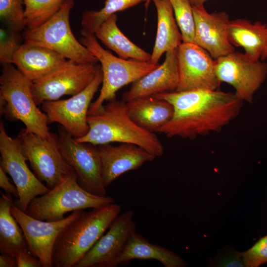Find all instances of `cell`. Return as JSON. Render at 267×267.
<instances>
[{
  "mask_svg": "<svg viewBox=\"0 0 267 267\" xmlns=\"http://www.w3.org/2000/svg\"><path fill=\"white\" fill-rule=\"evenodd\" d=\"M154 96L174 108L172 119L158 132L189 139L222 130L237 117L243 102L235 92L219 90L175 91Z\"/></svg>",
  "mask_w": 267,
  "mask_h": 267,
  "instance_id": "obj_1",
  "label": "cell"
},
{
  "mask_svg": "<svg viewBox=\"0 0 267 267\" xmlns=\"http://www.w3.org/2000/svg\"><path fill=\"white\" fill-rule=\"evenodd\" d=\"M89 131L84 136L75 138L79 142L95 145L120 142L139 146L156 157L164 154L161 141L154 133L136 124L128 114L126 102L116 99L108 101L88 116Z\"/></svg>",
  "mask_w": 267,
  "mask_h": 267,
  "instance_id": "obj_2",
  "label": "cell"
},
{
  "mask_svg": "<svg viewBox=\"0 0 267 267\" xmlns=\"http://www.w3.org/2000/svg\"><path fill=\"white\" fill-rule=\"evenodd\" d=\"M115 203L84 211L58 235L52 254V267H74L120 214Z\"/></svg>",
  "mask_w": 267,
  "mask_h": 267,
  "instance_id": "obj_3",
  "label": "cell"
},
{
  "mask_svg": "<svg viewBox=\"0 0 267 267\" xmlns=\"http://www.w3.org/2000/svg\"><path fill=\"white\" fill-rule=\"evenodd\" d=\"M32 81L13 64L2 65L0 76V111L10 121L19 120L29 132L47 137L46 115L38 107L32 92Z\"/></svg>",
  "mask_w": 267,
  "mask_h": 267,
  "instance_id": "obj_4",
  "label": "cell"
},
{
  "mask_svg": "<svg viewBox=\"0 0 267 267\" xmlns=\"http://www.w3.org/2000/svg\"><path fill=\"white\" fill-rule=\"evenodd\" d=\"M114 202L112 196L96 195L85 190L74 173L45 194L33 199L25 213L38 220L57 221L64 219V215L70 212L93 209Z\"/></svg>",
  "mask_w": 267,
  "mask_h": 267,
  "instance_id": "obj_5",
  "label": "cell"
},
{
  "mask_svg": "<svg viewBox=\"0 0 267 267\" xmlns=\"http://www.w3.org/2000/svg\"><path fill=\"white\" fill-rule=\"evenodd\" d=\"M80 42L86 46L101 63L103 81L99 94L91 102L89 114L99 109L105 101L116 99V93L121 88L138 80L160 64L150 62L117 57L103 48L95 35L81 33Z\"/></svg>",
  "mask_w": 267,
  "mask_h": 267,
  "instance_id": "obj_6",
  "label": "cell"
},
{
  "mask_svg": "<svg viewBox=\"0 0 267 267\" xmlns=\"http://www.w3.org/2000/svg\"><path fill=\"white\" fill-rule=\"evenodd\" d=\"M73 0H66L59 10L40 26L26 28L22 35L24 43L48 48L64 58L82 64H96L97 58L74 36L70 24Z\"/></svg>",
  "mask_w": 267,
  "mask_h": 267,
  "instance_id": "obj_7",
  "label": "cell"
},
{
  "mask_svg": "<svg viewBox=\"0 0 267 267\" xmlns=\"http://www.w3.org/2000/svg\"><path fill=\"white\" fill-rule=\"evenodd\" d=\"M17 138L36 177L51 189L69 176L76 173L64 159L58 134L43 137L22 129Z\"/></svg>",
  "mask_w": 267,
  "mask_h": 267,
  "instance_id": "obj_8",
  "label": "cell"
},
{
  "mask_svg": "<svg viewBox=\"0 0 267 267\" xmlns=\"http://www.w3.org/2000/svg\"><path fill=\"white\" fill-rule=\"evenodd\" d=\"M0 167L11 177L18 192V198L13 203L25 212L33 199L45 194L49 188L30 170L18 139L8 135L2 121L0 123Z\"/></svg>",
  "mask_w": 267,
  "mask_h": 267,
  "instance_id": "obj_9",
  "label": "cell"
},
{
  "mask_svg": "<svg viewBox=\"0 0 267 267\" xmlns=\"http://www.w3.org/2000/svg\"><path fill=\"white\" fill-rule=\"evenodd\" d=\"M98 64H82L67 59L55 70L32 82L35 102L38 106L46 101L80 92L92 82Z\"/></svg>",
  "mask_w": 267,
  "mask_h": 267,
  "instance_id": "obj_10",
  "label": "cell"
},
{
  "mask_svg": "<svg viewBox=\"0 0 267 267\" xmlns=\"http://www.w3.org/2000/svg\"><path fill=\"white\" fill-rule=\"evenodd\" d=\"M102 81L101 67L98 64L94 79L83 90L68 99L43 102L42 108L48 123H59L75 138L86 135L89 131L88 116L91 100Z\"/></svg>",
  "mask_w": 267,
  "mask_h": 267,
  "instance_id": "obj_11",
  "label": "cell"
},
{
  "mask_svg": "<svg viewBox=\"0 0 267 267\" xmlns=\"http://www.w3.org/2000/svg\"><path fill=\"white\" fill-rule=\"evenodd\" d=\"M58 136L61 152L76 172L80 186L93 194L106 196L97 146L78 142L61 125L58 127Z\"/></svg>",
  "mask_w": 267,
  "mask_h": 267,
  "instance_id": "obj_12",
  "label": "cell"
},
{
  "mask_svg": "<svg viewBox=\"0 0 267 267\" xmlns=\"http://www.w3.org/2000/svg\"><path fill=\"white\" fill-rule=\"evenodd\" d=\"M215 61L216 74L221 83L229 84L240 99L251 103L254 93L267 78V64L235 51Z\"/></svg>",
  "mask_w": 267,
  "mask_h": 267,
  "instance_id": "obj_13",
  "label": "cell"
},
{
  "mask_svg": "<svg viewBox=\"0 0 267 267\" xmlns=\"http://www.w3.org/2000/svg\"><path fill=\"white\" fill-rule=\"evenodd\" d=\"M84 210H77L64 219L46 221L29 216L12 203L11 213L22 229L29 251L41 261L43 267H52V254L56 240L68 224L78 218Z\"/></svg>",
  "mask_w": 267,
  "mask_h": 267,
  "instance_id": "obj_14",
  "label": "cell"
},
{
  "mask_svg": "<svg viewBox=\"0 0 267 267\" xmlns=\"http://www.w3.org/2000/svg\"><path fill=\"white\" fill-rule=\"evenodd\" d=\"M177 54L179 82L176 91L218 90L221 82L216 74V61L206 50L195 43L182 42Z\"/></svg>",
  "mask_w": 267,
  "mask_h": 267,
  "instance_id": "obj_15",
  "label": "cell"
},
{
  "mask_svg": "<svg viewBox=\"0 0 267 267\" xmlns=\"http://www.w3.org/2000/svg\"><path fill=\"white\" fill-rule=\"evenodd\" d=\"M133 212L120 214L108 231L98 240L74 267H117L118 261L136 231Z\"/></svg>",
  "mask_w": 267,
  "mask_h": 267,
  "instance_id": "obj_16",
  "label": "cell"
},
{
  "mask_svg": "<svg viewBox=\"0 0 267 267\" xmlns=\"http://www.w3.org/2000/svg\"><path fill=\"white\" fill-rule=\"evenodd\" d=\"M195 22L194 43L206 50L216 59L234 51L227 35L230 21L225 12L210 13L204 5L192 6Z\"/></svg>",
  "mask_w": 267,
  "mask_h": 267,
  "instance_id": "obj_17",
  "label": "cell"
},
{
  "mask_svg": "<svg viewBox=\"0 0 267 267\" xmlns=\"http://www.w3.org/2000/svg\"><path fill=\"white\" fill-rule=\"evenodd\" d=\"M97 146L101 160L102 177L106 187L123 174L137 170L156 157L139 146L131 143L118 145L107 143Z\"/></svg>",
  "mask_w": 267,
  "mask_h": 267,
  "instance_id": "obj_18",
  "label": "cell"
},
{
  "mask_svg": "<svg viewBox=\"0 0 267 267\" xmlns=\"http://www.w3.org/2000/svg\"><path fill=\"white\" fill-rule=\"evenodd\" d=\"M177 49L167 51L162 64L133 83L124 93L122 100L128 102L138 97L175 91L179 82Z\"/></svg>",
  "mask_w": 267,
  "mask_h": 267,
  "instance_id": "obj_19",
  "label": "cell"
},
{
  "mask_svg": "<svg viewBox=\"0 0 267 267\" xmlns=\"http://www.w3.org/2000/svg\"><path fill=\"white\" fill-rule=\"evenodd\" d=\"M67 60L48 48L24 43L14 53L12 64L33 82L55 70Z\"/></svg>",
  "mask_w": 267,
  "mask_h": 267,
  "instance_id": "obj_20",
  "label": "cell"
},
{
  "mask_svg": "<svg viewBox=\"0 0 267 267\" xmlns=\"http://www.w3.org/2000/svg\"><path fill=\"white\" fill-rule=\"evenodd\" d=\"M126 102L128 114L133 121L152 133L158 132L173 116V105L154 96L138 97Z\"/></svg>",
  "mask_w": 267,
  "mask_h": 267,
  "instance_id": "obj_21",
  "label": "cell"
},
{
  "mask_svg": "<svg viewBox=\"0 0 267 267\" xmlns=\"http://www.w3.org/2000/svg\"><path fill=\"white\" fill-rule=\"evenodd\" d=\"M228 40L233 46L242 47L245 54L254 61L261 58L267 44V25L254 23L244 19L230 20L227 26Z\"/></svg>",
  "mask_w": 267,
  "mask_h": 267,
  "instance_id": "obj_22",
  "label": "cell"
},
{
  "mask_svg": "<svg viewBox=\"0 0 267 267\" xmlns=\"http://www.w3.org/2000/svg\"><path fill=\"white\" fill-rule=\"evenodd\" d=\"M152 0L157 13V29L150 62L156 64L163 53L177 49L182 38L170 0Z\"/></svg>",
  "mask_w": 267,
  "mask_h": 267,
  "instance_id": "obj_23",
  "label": "cell"
},
{
  "mask_svg": "<svg viewBox=\"0 0 267 267\" xmlns=\"http://www.w3.org/2000/svg\"><path fill=\"white\" fill-rule=\"evenodd\" d=\"M155 260L165 267H183L186 263L178 254L161 246L152 244L142 235L134 232L118 261L127 266L133 260Z\"/></svg>",
  "mask_w": 267,
  "mask_h": 267,
  "instance_id": "obj_24",
  "label": "cell"
},
{
  "mask_svg": "<svg viewBox=\"0 0 267 267\" xmlns=\"http://www.w3.org/2000/svg\"><path fill=\"white\" fill-rule=\"evenodd\" d=\"M117 18L116 13L107 18L95 33L96 38L121 58L150 62L151 54L135 44L122 32L117 24Z\"/></svg>",
  "mask_w": 267,
  "mask_h": 267,
  "instance_id": "obj_25",
  "label": "cell"
},
{
  "mask_svg": "<svg viewBox=\"0 0 267 267\" xmlns=\"http://www.w3.org/2000/svg\"><path fill=\"white\" fill-rule=\"evenodd\" d=\"M0 253L15 257L22 250L28 248L23 232L10 212L13 200L11 194L0 192Z\"/></svg>",
  "mask_w": 267,
  "mask_h": 267,
  "instance_id": "obj_26",
  "label": "cell"
},
{
  "mask_svg": "<svg viewBox=\"0 0 267 267\" xmlns=\"http://www.w3.org/2000/svg\"><path fill=\"white\" fill-rule=\"evenodd\" d=\"M145 1L147 7L149 0H105L104 6L100 10H87L83 12L81 33L94 35L101 25L110 16Z\"/></svg>",
  "mask_w": 267,
  "mask_h": 267,
  "instance_id": "obj_27",
  "label": "cell"
},
{
  "mask_svg": "<svg viewBox=\"0 0 267 267\" xmlns=\"http://www.w3.org/2000/svg\"><path fill=\"white\" fill-rule=\"evenodd\" d=\"M66 0H24L26 28L38 27L51 18Z\"/></svg>",
  "mask_w": 267,
  "mask_h": 267,
  "instance_id": "obj_28",
  "label": "cell"
},
{
  "mask_svg": "<svg viewBox=\"0 0 267 267\" xmlns=\"http://www.w3.org/2000/svg\"><path fill=\"white\" fill-rule=\"evenodd\" d=\"M170 1L182 35V42L194 43L195 22L192 6L188 0H170Z\"/></svg>",
  "mask_w": 267,
  "mask_h": 267,
  "instance_id": "obj_29",
  "label": "cell"
},
{
  "mask_svg": "<svg viewBox=\"0 0 267 267\" xmlns=\"http://www.w3.org/2000/svg\"><path fill=\"white\" fill-rule=\"evenodd\" d=\"M24 0H0V16L7 27L18 32L26 29Z\"/></svg>",
  "mask_w": 267,
  "mask_h": 267,
  "instance_id": "obj_30",
  "label": "cell"
},
{
  "mask_svg": "<svg viewBox=\"0 0 267 267\" xmlns=\"http://www.w3.org/2000/svg\"><path fill=\"white\" fill-rule=\"evenodd\" d=\"M20 32L8 27V29H0V62L1 65L12 64L14 53L21 45L23 39Z\"/></svg>",
  "mask_w": 267,
  "mask_h": 267,
  "instance_id": "obj_31",
  "label": "cell"
},
{
  "mask_svg": "<svg viewBox=\"0 0 267 267\" xmlns=\"http://www.w3.org/2000/svg\"><path fill=\"white\" fill-rule=\"evenodd\" d=\"M247 267H258L267 263V235L260 238L251 248L241 253Z\"/></svg>",
  "mask_w": 267,
  "mask_h": 267,
  "instance_id": "obj_32",
  "label": "cell"
},
{
  "mask_svg": "<svg viewBox=\"0 0 267 267\" xmlns=\"http://www.w3.org/2000/svg\"><path fill=\"white\" fill-rule=\"evenodd\" d=\"M17 267H43L40 260L28 248L22 250L15 256Z\"/></svg>",
  "mask_w": 267,
  "mask_h": 267,
  "instance_id": "obj_33",
  "label": "cell"
},
{
  "mask_svg": "<svg viewBox=\"0 0 267 267\" xmlns=\"http://www.w3.org/2000/svg\"><path fill=\"white\" fill-rule=\"evenodd\" d=\"M7 174L0 167V187L5 193L13 195L17 199L18 198V192L15 185H13L9 180Z\"/></svg>",
  "mask_w": 267,
  "mask_h": 267,
  "instance_id": "obj_34",
  "label": "cell"
},
{
  "mask_svg": "<svg viewBox=\"0 0 267 267\" xmlns=\"http://www.w3.org/2000/svg\"><path fill=\"white\" fill-rule=\"evenodd\" d=\"M0 267H17L15 257L1 254L0 256Z\"/></svg>",
  "mask_w": 267,
  "mask_h": 267,
  "instance_id": "obj_35",
  "label": "cell"
},
{
  "mask_svg": "<svg viewBox=\"0 0 267 267\" xmlns=\"http://www.w3.org/2000/svg\"><path fill=\"white\" fill-rule=\"evenodd\" d=\"M193 6L204 5V3L208 0H188Z\"/></svg>",
  "mask_w": 267,
  "mask_h": 267,
  "instance_id": "obj_36",
  "label": "cell"
},
{
  "mask_svg": "<svg viewBox=\"0 0 267 267\" xmlns=\"http://www.w3.org/2000/svg\"><path fill=\"white\" fill-rule=\"evenodd\" d=\"M266 58H267V46L266 47L264 52V53H263V55H262L261 59L262 60H264V59H265Z\"/></svg>",
  "mask_w": 267,
  "mask_h": 267,
  "instance_id": "obj_37",
  "label": "cell"
},
{
  "mask_svg": "<svg viewBox=\"0 0 267 267\" xmlns=\"http://www.w3.org/2000/svg\"><path fill=\"white\" fill-rule=\"evenodd\" d=\"M150 0H149V1H150Z\"/></svg>",
  "mask_w": 267,
  "mask_h": 267,
  "instance_id": "obj_38",
  "label": "cell"
}]
</instances>
